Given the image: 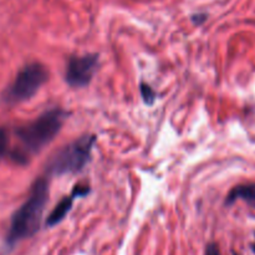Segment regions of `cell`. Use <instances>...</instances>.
<instances>
[{
    "label": "cell",
    "instance_id": "cell-9",
    "mask_svg": "<svg viewBox=\"0 0 255 255\" xmlns=\"http://www.w3.org/2000/svg\"><path fill=\"white\" fill-rule=\"evenodd\" d=\"M9 144H10V136L9 131L6 127H0V161L5 156H9Z\"/></svg>",
    "mask_w": 255,
    "mask_h": 255
},
{
    "label": "cell",
    "instance_id": "cell-2",
    "mask_svg": "<svg viewBox=\"0 0 255 255\" xmlns=\"http://www.w3.org/2000/svg\"><path fill=\"white\" fill-rule=\"evenodd\" d=\"M47 199L49 182L46 177H39L32 183L26 201L12 214L5 238L7 247H14L16 243L35 236L39 232Z\"/></svg>",
    "mask_w": 255,
    "mask_h": 255
},
{
    "label": "cell",
    "instance_id": "cell-3",
    "mask_svg": "<svg viewBox=\"0 0 255 255\" xmlns=\"http://www.w3.org/2000/svg\"><path fill=\"white\" fill-rule=\"evenodd\" d=\"M96 141L95 134H85L59 149L47 162L45 168L47 176H64L81 172L91 158Z\"/></svg>",
    "mask_w": 255,
    "mask_h": 255
},
{
    "label": "cell",
    "instance_id": "cell-1",
    "mask_svg": "<svg viewBox=\"0 0 255 255\" xmlns=\"http://www.w3.org/2000/svg\"><path fill=\"white\" fill-rule=\"evenodd\" d=\"M67 117L69 112L56 107L44 112L34 121L17 127L14 133L19 144L14 149H10L9 157L11 161L20 166L29 163L32 156L39 153L55 138Z\"/></svg>",
    "mask_w": 255,
    "mask_h": 255
},
{
    "label": "cell",
    "instance_id": "cell-8",
    "mask_svg": "<svg viewBox=\"0 0 255 255\" xmlns=\"http://www.w3.org/2000/svg\"><path fill=\"white\" fill-rule=\"evenodd\" d=\"M139 92H141L142 100H143L144 104L148 105V106L154 104V101H156L157 99V94L148 84L141 82V84H139Z\"/></svg>",
    "mask_w": 255,
    "mask_h": 255
},
{
    "label": "cell",
    "instance_id": "cell-13",
    "mask_svg": "<svg viewBox=\"0 0 255 255\" xmlns=\"http://www.w3.org/2000/svg\"><path fill=\"white\" fill-rule=\"evenodd\" d=\"M234 255H237V254H234Z\"/></svg>",
    "mask_w": 255,
    "mask_h": 255
},
{
    "label": "cell",
    "instance_id": "cell-6",
    "mask_svg": "<svg viewBox=\"0 0 255 255\" xmlns=\"http://www.w3.org/2000/svg\"><path fill=\"white\" fill-rule=\"evenodd\" d=\"M90 187L89 186H82V184H76V186L72 188L71 193L69 196H65L59 203L55 206V208L52 209L51 213L49 214V217L46 218V227H55L56 224L61 223L65 219V217L67 216L70 211L72 208V204L74 201L79 197H86L90 193Z\"/></svg>",
    "mask_w": 255,
    "mask_h": 255
},
{
    "label": "cell",
    "instance_id": "cell-7",
    "mask_svg": "<svg viewBox=\"0 0 255 255\" xmlns=\"http://www.w3.org/2000/svg\"><path fill=\"white\" fill-rule=\"evenodd\" d=\"M248 201L255 202V183L248 184H241V186H236L229 191L227 194L226 204L227 206H232L234 202L237 201Z\"/></svg>",
    "mask_w": 255,
    "mask_h": 255
},
{
    "label": "cell",
    "instance_id": "cell-10",
    "mask_svg": "<svg viewBox=\"0 0 255 255\" xmlns=\"http://www.w3.org/2000/svg\"><path fill=\"white\" fill-rule=\"evenodd\" d=\"M204 255H221V251H219V247L216 243H209L206 247V252Z\"/></svg>",
    "mask_w": 255,
    "mask_h": 255
},
{
    "label": "cell",
    "instance_id": "cell-5",
    "mask_svg": "<svg viewBox=\"0 0 255 255\" xmlns=\"http://www.w3.org/2000/svg\"><path fill=\"white\" fill-rule=\"evenodd\" d=\"M99 54L71 56L65 70V81L72 89H81L91 82L99 67Z\"/></svg>",
    "mask_w": 255,
    "mask_h": 255
},
{
    "label": "cell",
    "instance_id": "cell-12",
    "mask_svg": "<svg viewBox=\"0 0 255 255\" xmlns=\"http://www.w3.org/2000/svg\"><path fill=\"white\" fill-rule=\"evenodd\" d=\"M253 249H254V252H255V244L253 246Z\"/></svg>",
    "mask_w": 255,
    "mask_h": 255
},
{
    "label": "cell",
    "instance_id": "cell-4",
    "mask_svg": "<svg viewBox=\"0 0 255 255\" xmlns=\"http://www.w3.org/2000/svg\"><path fill=\"white\" fill-rule=\"evenodd\" d=\"M49 79V71L40 62H30L22 66L11 84L4 90L1 100L7 105H16L35 96Z\"/></svg>",
    "mask_w": 255,
    "mask_h": 255
},
{
    "label": "cell",
    "instance_id": "cell-11",
    "mask_svg": "<svg viewBox=\"0 0 255 255\" xmlns=\"http://www.w3.org/2000/svg\"><path fill=\"white\" fill-rule=\"evenodd\" d=\"M206 20H207V14H204V12H198V14H194L193 16H192V21H193L196 25H202Z\"/></svg>",
    "mask_w": 255,
    "mask_h": 255
}]
</instances>
